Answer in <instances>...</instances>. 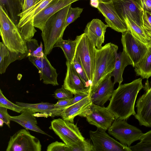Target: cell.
Segmentation results:
<instances>
[{
    "label": "cell",
    "instance_id": "6da1fadb",
    "mask_svg": "<svg viewBox=\"0 0 151 151\" xmlns=\"http://www.w3.org/2000/svg\"><path fill=\"white\" fill-rule=\"evenodd\" d=\"M142 78H139L132 82L121 84L115 90L107 108L115 118L126 120L136 113L134 105L140 91L144 88Z\"/></svg>",
    "mask_w": 151,
    "mask_h": 151
},
{
    "label": "cell",
    "instance_id": "7a4b0ae2",
    "mask_svg": "<svg viewBox=\"0 0 151 151\" xmlns=\"http://www.w3.org/2000/svg\"><path fill=\"white\" fill-rule=\"evenodd\" d=\"M118 48L116 45L111 42L106 43L100 49L96 48L95 67L89 93L90 95L113 70Z\"/></svg>",
    "mask_w": 151,
    "mask_h": 151
},
{
    "label": "cell",
    "instance_id": "3957f363",
    "mask_svg": "<svg viewBox=\"0 0 151 151\" xmlns=\"http://www.w3.org/2000/svg\"><path fill=\"white\" fill-rule=\"evenodd\" d=\"M72 4L65 6L52 16L45 22L42 31L44 44V52L50 53L56 43L63 38L67 13Z\"/></svg>",
    "mask_w": 151,
    "mask_h": 151
},
{
    "label": "cell",
    "instance_id": "277c9868",
    "mask_svg": "<svg viewBox=\"0 0 151 151\" xmlns=\"http://www.w3.org/2000/svg\"><path fill=\"white\" fill-rule=\"evenodd\" d=\"M0 35L2 42L11 51L27 53L25 40L17 25L0 6Z\"/></svg>",
    "mask_w": 151,
    "mask_h": 151
},
{
    "label": "cell",
    "instance_id": "5b68a950",
    "mask_svg": "<svg viewBox=\"0 0 151 151\" xmlns=\"http://www.w3.org/2000/svg\"><path fill=\"white\" fill-rule=\"evenodd\" d=\"M75 40L76 45L75 56L83 67L91 83L95 67L96 47L84 33L77 36Z\"/></svg>",
    "mask_w": 151,
    "mask_h": 151
},
{
    "label": "cell",
    "instance_id": "8992f818",
    "mask_svg": "<svg viewBox=\"0 0 151 151\" xmlns=\"http://www.w3.org/2000/svg\"><path fill=\"white\" fill-rule=\"evenodd\" d=\"M49 128L52 130L68 147L76 145L85 139L77 124H74L62 119L52 120Z\"/></svg>",
    "mask_w": 151,
    "mask_h": 151
},
{
    "label": "cell",
    "instance_id": "52a82bcc",
    "mask_svg": "<svg viewBox=\"0 0 151 151\" xmlns=\"http://www.w3.org/2000/svg\"><path fill=\"white\" fill-rule=\"evenodd\" d=\"M108 131L121 143L128 147L134 142L140 140L143 134L140 129L129 124L126 120L116 118Z\"/></svg>",
    "mask_w": 151,
    "mask_h": 151
},
{
    "label": "cell",
    "instance_id": "ba28073f",
    "mask_svg": "<svg viewBox=\"0 0 151 151\" xmlns=\"http://www.w3.org/2000/svg\"><path fill=\"white\" fill-rule=\"evenodd\" d=\"M53 0H40L34 5L19 15V20L17 26L24 39L32 38L37 31L34 25L35 17Z\"/></svg>",
    "mask_w": 151,
    "mask_h": 151
},
{
    "label": "cell",
    "instance_id": "9c48e42d",
    "mask_svg": "<svg viewBox=\"0 0 151 151\" xmlns=\"http://www.w3.org/2000/svg\"><path fill=\"white\" fill-rule=\"evenodd\" d=\"M42 145L37 138L27 129H22L10 136L6 151H41Z\"/></svg>",
    "mask_w": 151,
    "mask_h": 151
},
{
    "label": "cell",
    "instance_id": "30bf717a",
    "mask_svg": "<svg viewBox=\"0 0 151 151\" xmlns=\"http://www.w3.org/2000/svg\"><path fill=\"white\" fill-rule=\"evenodd\" d=\"M79 116L85 117L90 124L106 131L115 119L114 116L107 107L98 105L93 103Z\"/></svg>",
    "mask_w": 151,
    "mask_h": 151
},
{
    "label": "cell",
    "instance_id": "8fae6325",
    "mask_svg": "<svg viewBox=\"0 0 151 151\" xmlns=\"http://www.w3.org/2000/svg\"><path fill=\"white\" fill-rule=\"evenodd\" d=\"M89 135L94 151H132L129 147L111 137L104 129L97 128L95 131L90 130Z\"/></svg>",
    "mask_w": 151,
    "mask_h": 151
},
{
    "label": "cell",
    "instance_id": "7c38bea8",
    "mask_svg": "<svg viewBox=\"0 0 151 151\" xmlns=\"http://www.w3.org/2000/svg\"><path fill=\"white\" fill-rule=\"evenodd\" d=\"M123 50L132 61L133 67L143 58L148 49V43H144L133 36L127 30L122 33Z\"/></svg>",
    "mask_w": 151,
    "mask_h": 151
},
{
    "label": "cell",
    "instance_id": "4fadbf2b",
    "mask_svg": "<svg viewBox=\"0 0 151 151\" xmlns=\"http://www.w3.org/2000/svg\"><path fill=\"white\" fill-rule=\"evenodd\" d=\"M148 79L143 88L145 92L136 101L137 113L134 116L141 126L151 127V81Z\"/></svg>",
    "mask_w": 151,
    "mask_h": 151
},
{
    "label": "cell",
    "instance_id": "5bb4252c",
    "mask_svg": "<svg viewBox=\"0 0 151 151\" xmlns=\"http://www.w3.org/2000/svg\"><path fill=\"white\" fill-rule=\"evenodd\" d=\"M118 14L123 19L127 17L142 27L143 10L137 0H112Z\"/></svg>",
    "mask_w": 151,
    "mask_h": 151
},
{
    "label": "cell",
    "instance_id": "9a60e30c",
    "mask_svg": "<svg viewBox=\"0 0 151 151\" xmlns=\"http://www.w3.org/2000/svg\"><path fill=\"white\" fill-rule=\"evenodd\" d=\"M97 9L104 17L108 27L119 32L127 30L126 23L117 13L112 0L107 2L99 1Z\"/></svg>",
    "mask_w": 151,
    "mask_h": 151
},
{
    "label": "cell",
    "instance_id": "2e32d148",
    "mask_svg": "<svg viewBox=\"0 0 151 151\" xmlns=\"http://www.w3.org/2000/svg\"><path fill=\"white\" fill-rule=\"evenodd\" d=\"M66 65L67 71L63 85L64 87L74 95L89 93L90 88L85 86L73 64L66 61Z\"/></svg>",
    "mask_w": 151,
    "mask_h": 151
},
{
    "label": "cell",
    "instance_id": "e0dca14e",
    "mask_svg": "<svg viewBox=\"0 0 151 151\" xmlns=\"http://www.w3.org/2000/svg\"><path fill=\"white\" fill-rule=\"evenodd\" d=\"M79 0H53L34 19L35 27L41 31L47 20L52 16L62 9Z\"/></svg>",
    "mask_w": 151,
    "mask_h": 151
},
{
    "label": "cell",
    "instance_id": "ac0fdd59",
    "mask_svg": "<svg viewBox=\"0 0 151 151\" xmlns=\"http://www.w3.org/2000/svg\"><path fill=\"white\" fill-rule=\"evenodd\" d=\"M108 27L99 19H93L88 22L84 30V33L97 49H100L104 43L105 35Z\"/></svg>",
    "mask_w": 151,
    "mask_h": 151
},
{
    "label": "cell",
    "instance_id": "d6986e66",
    "mask_svg": "<svg viewBox=\"0 0 151 151\" xmlns=\"http://www.w3.org/2000/svg\"><path fill=\"white\" fill-rule=\"evenodd\" d=\"M111 74L101 83L94 92L90 95L93 104L104 106L107 101L110 100L114 90V84L111 81Z\"/></svg>",
    "mask_w": 151,
    "mask_h": 151
},
{
    "label": "cell",
    "instance_id": "ffe728a7",
    "mask_svg": "<svg viewBox=\"0 0 151 151\" xmlns=\"http://www.w3.org/2000/svg\"><path fill=\"white\" fill-rule=\"evenodd\" d=\"M21 113L18 116H11V121L17 123L27 130L50 136L37 125V122L35 115V113L29 109L24 108Z\"/></svg>",
    "mask_w": 151,
    "mask_h": 151
},
{
    "label": "cell",
    "instance_id": "44dd1931",
    "mask_svg": "<svg viewBox=\"0 0 151 151\" xmlns=\"http://www.w3.org/2000/svg\"><path fill=\"white\" fill-rule=\"evenodd\" d=\"M90 95L78 102L69 106L63 111L61 116L63 119L73 123L74 118L79 116L91 105Z\"/></svg>",
    "mask_w": 151,
    "mask_h": 151
},
{
    "label": "cell",
    "instance_id": "7402d4cb",
    "mask_svg": "<svg viewBox=\"0 0 151 151\" xmlns=\"http://www.w3.org/2000/svg\"><path fill=\"white\" fill-rule=\"evenodd\" d=\"M128 65L133 66V63L124 50L116 53L114 69L111 74L114 78V83H118L119 85L123 81L122 74L125 68Z\"/></svg>",
    "mask_w": 151,
    "mask_h": 151
},
{
    "label": "cell",
    "instance_id": "603a6c76",
    "mask_svg": "<svg viewBox=\"0 0 151 151\" xmlns=\"http://www.w3.org/2000/svg\"><path fill=\"white\" fill-rule=\"evenodd\" d=\"M27 57L26 53L22 54L10 50L2 42H0V73H4L8 66L16 60Z\"/></svg>",
    "mask_w": 151,
    "mask_h": 151
},
{
    "label": "cell",
    "instance_id": "cb8c5ba5",
    "mask_svg": "<svg viewBox=\"0 0 151 151\" xmlns=\"http://www.w3.org/2000/svg\"><path fill=\"white\" fill-rule=\"evenodd\" d=\"M17 105L24 108L32 110L35 113L40 112L47 116L54 117L61 116L62 113L56 109L54 104L48 102H43L37 104H29L16 102Z\"/></svg>",
    "mask_w": 151,
    "mask_h": 151
},
{
    "label": "cell",
    "instance_id": "d4e9b609",
    "mask_svg": "<svg viewBox=\"0 0 151 151\" xmlns=\"http://www.w3.org/2000/svg\"><path fill=\"white\" fill-rule=\"evenodd\" d=\"M134 68L137 76L147 79L151 76V40L148 43L145 54Z\"/></svg>",
    "mask_w": 151,
    "mask_h": 151
},
{
    "label": "cell",
    "instance_id": "484cf974",
    "mask_svg": "<svg viewBox=\"0 0 151 151\" xmlns=\"http://www.w3.org/2000/svg\"><path fill=\"white\" fill-rule=\"evenodd\" d=\"M0 6L17 25L20 19L18 15L22 9L19 0H0Z\"/></svg>",
    "mask_w": 151,
    "mask_h": 151
},
{
    "label": "cell",
    "instance_id": "4316f807",
    "mask_svg": "<svg viewBox=\"0 0 151 151\" xmlns=\"http://www.w3.org/2000/svg\"><path fill=\"white\" fill-rule=\"evenodd\" d=\"M42 77L43 83L54 86L58 85L57 80L58 74L56 69L52 66L45 54L42 57Z\"/></svg>",
    "mask_w": 151,
    "mask_h": 151
},
{
    "label": "cell",
    "instance_id": "83f0119b",
    "mask_svg": "<svg viewBox=\"0 0 151 151\" xmlns=\"http://www.w3.org/2000/svg\"><path fill=\"white\" fill-rule=\"evenodd\" d=\"M76 45L75 40H73L70 39L64 40L62 38L55 44L54 48L60 47L64 52L67 61L72 63L75 56Z\"/></svg>",
    "mask_w": 151,
    "mask_h": 151
},
{
    "label": "cell",
    "instance_id": "f1b7e54d",
    "mask_svg": "<svg viewBox=\"0 0 151 151\" xmlns=\"http://www.w3.org/2000/svg\"><path fill=\"white\" fill-rule=\"evenodd\" d=\"M123 20L126 24L128 30L134 37L145 43H148L151 40L145 32L142 27L127 17L124 18Z\"/></svg>",
    "mask_w": 151,
    "mask_h": 151
},
{
    "label": "cell",
    "instance_id": "f546056e",
    "mask_svg": "<svg viewBox=\"0 0 151 151\" xmlns=\"http://www.w3.org/2000/svg\"><path fill=\"white\" fill-rule=\"evenodd\" d=\"M27 57L32 56L42 57L44 53L43 50V45L41 42L39 45L38 41L35 39L25 40Z\"/></svg>",
    "mask_w": 151,
    "mask_h": 151
},
{
    "label": "cell",
    "instance_id": "4dcf8cb0",
    "mask_svg": "<svg viewBox=\"0 0 151 151\" xmlns=\"http://www.w3.org/2000/svg\"><path fill=\"white\" fill-rule=\"evenodd\" d=\"M68 148L69 151H94L92 142L88 139H85Z\"/></svg>",
    "mask_w": 151,
    "mask_h": 151
},
{
    "label": "cell",
    "instance_id": "1f68e13d",
    "mask_svg": "<svg viewBox=\"0 0 151 151\" xmlns=\"http://www.w3.org/2000/svg\"><path fill=\"white\" fill-rule=\"evenodd\" d=\"M0 106L5 108L17 113H20L24 108L14 104L8 100L4 96L2 91L0 89Z\"/></svg>",
    "mask_w": 151,
    "mask_h": 151
},
{
    "label": "cell",
    "instance_id": "d6a6232c",
    "mask_svg": "<svg viewBox=\"0 0 151 151\" xmlns=\"http://www.w3.org/2000/svg\"><path fill=\"white\" fill-rule=\"evenodd\" d=\"M72 64L85 86L87 87L90 88L91 83L88 78L83 68L75 56Z\"/></svg>",
    "mask_w": 151,
    "mask_h": 151
},
{
    "label": "cell",
    "instance_id": "836d02e7",
    "mask_svg": "<svg viewBox=\"0 0 151 151\" xmlns=\"http://www.w3.org/2000/svg\"><path fill=\"white\" fill-rule=\"evenodd\" d=\"M83 9V8L78 7L73 8L71 6L70 7L65 20V29L69 24L74 22L80 17Z\"/></svg>",
    "mask_w": 151,
    "mask_h": 151
},
{
    "label": "cell",
    "instance_id": "e575fe53",
    "mask_svg": "<svg viewBox=\"0 0 151 151\" xmlns=\"http://www.w3.org/2000/svg\"><path fill=\"white\" fill-rule=\"evenodd\" d=\"M142 20V28L146 35L151 40V12L143 11Z\"/></svg>",
    "mask_w": 151,
    "mask_h": 151
},
{
    "label": "cell",
    "instance_id": "d590c367",
    "mask_svg": "<svg viewBox=\"0 0 151 151\" xmlns=\"http://www.w3.org/2000/svg\"><path fill=\"white\" fill-rule=\"evenodd\" d=\"M73 94L65 88L62 85L60 88L57 89L54 92V98L58 100L72 99Z\"/></svg>",
    "mask_w": 151,
    "mask_h": 151
},
{
    "label": "cell",
    "instance_id": "8d00e7d4",
    "mask_svg": "<svg viewBox=\"0 0 151 151\" xmlns=\"http://www.w3.org/2000/svg\"><path fill=\"white\" fill-rule=\"evenodd\" d=\"M47 151H69L68 147L65 143L58 141L53 142L47 146Z\"/></svg>",
    "mask_w": 151,
    "mask_h": 151
},
{
    "label": "cell",
    "instance_id": "74e56055",
    "mask_svg": "<svg viewBox=\"0 0 151 151\" xmlns=\"http://www.w3.org/2000/svg\"><path fill=\"white\" fill-rule=\"evenodd\" d=\"M129 147L132 151H151V142L140 141L135 145Z\"/></svg>",
    "mask_w": 151,
    "mask_h": 151
},
{
    "label": "cell",
    "instance_id": "f35d334b",
    "mask_svg": "<svg viewBox=\"0 0 151 151\" xmlns=\"http://www.w3.org/2000/svg\"><path fill=\"white\" fill-rule=\"evenodd\" d=\"M28 58L30 61L38 70L39 73H40V80L41 81L42 79V57L30 56Z\"/></svg>",
    "mask_w": 151,
    "mask_h": 151
},
{
    "label": "cell",
    "instance_id": "ab89813d",
    "mask_svg": "<svg viewBox=\"0 0 151 151\" xmlns=\"http://www.w3.org/2000/svg\"><path fill=\"white\" fill-rule=\"evenodd\" d=\"M72 99L58 100L57 102L54 104L55 108L62 113L68 107L70 106V102Z\"/></svg>",
    "mask_w": 151,
    "mask_h": 151
},
{
    "label": "cell",
    "instance_id": "60d3db41",
    "mask_svg": "<svg viewBox=\"0 0 151 151\" xmlns=\"http://www.w3.org/2000/svg\"><path fill=\"white\" fill-rule=\"evenodd\" d=\"M7 109L0 106V119L2 120L9 128H10V122L11 121L10 116L8 114Z\"/></svg>",
    "mask_w": 151,
    "mask_h": 151
},
{
    "label": "cell",
    "instance_id": "b9f144b4",
    "mask_svg": "<svg viewBox=\"0 0 151 151\" xmlns=\"http://www.w3.org/2000/svg\"><path fill=\"white\" fill-rule=\"evenodd\" d=\"M143 11L151 12V0H137Z\"/></svg>",
    "mask_w": 151,
    "mask_h": 151
},
{
    "label": "cell",
    "instance_id": "7bdbcfd3",
    "mask_svg": "<svg viewBox=\"0 0 151 151\" xmlns=\"http://www.w3.org/2000/svg\"><path fill=\"white\" fill-rule=\"evenodd\" d=\"M89 93H76L74 95V96L70 102V105L73 104L83 99L88 96Z\"/></svg>",
    "mask_w": 151,
    "mask_h": 151
},
{
    "label": "cell",
    "instance_id": "ee69618b",
    "mask_svg": "<svg viewBox=\"0 0 151 151\" xmlns=\"http://www.w3.org/2000/svg\"><path fill=\"white\" fill-rule=\"evenodd\" d=\"M40 0H24V6L21 12L26 11Z\"/></svg>",
    "mask_w": 151,
    "mask_h": 151
},
{
    "label": "cell",
    "instance_id": "f6af8a7d",
    "mask_svg": "<svg viewBox=\"0 0 151 151\" xmlns=\"http://www.w3.org/2000/svg\"><path fill=\"white\" fill-rule=\"evenodd\" d=\"M140 140L143 142H151V130L143 134Z\"/></svg>",
    "mask_w": 151,
    "mask_h": 151
},
{
    "label": "cell",
    "instance_id": "bcb514c9",
    "mask_svg": "<svg viewBox=\"0 0 151 151\" xmlns=\"http://www.w3.org/2000/svg\"><path fill=\"white\" fill-rule=\"evenodd\" d=\"M99 1L90 0L91 5L93 7L97 8L99 5Z\"/></svg>",
    "mask_w": 151,
    "mask_h": 151
},
{
    "label": "cell",
    "instance_id": "7dc6e473",
    "mask_svg": "<svg viewBox=\"0 0 151 151\" xmlns=\"http://www.w3.org/2000/svg\"><path fill=\"white\" fill-rule=\"evenodd\" d=\"M19 1L23 8L24 3V0H19Z\"/></svg>",
    "mask_w": 151,
    "mask_h": 151
},
{
    "label": "cell",
    "instance_id": "c3c4849f",
    "mask_svg": "<svg viewBox=\"0 0 151 151\" xmlns=\"http://www.w3.org/2000/svg\"><path fill=\"white\" fill-rule=\"evenodd\" d=\"M4 123V121L0 119V126L1 127H2L3 126Z\"/></svg>",
    "mask_w": 151,
    "mask_h": 151
},
{
    "label": "cell",
    "instance_id": "681fc988",
    "mask_svg": "<svg viewBox=\"0 0 151 151\" xmlns=\"http://www.w3.org/2000/svg\"><path fill=\"white\" fill-rule=\"evenodd\" d=\"M96 0V1H101L103 2H107L111 1V0Z\"/></svg>",
    "mask_w": 151,
    "mask_h": 151
}]
</instances>
